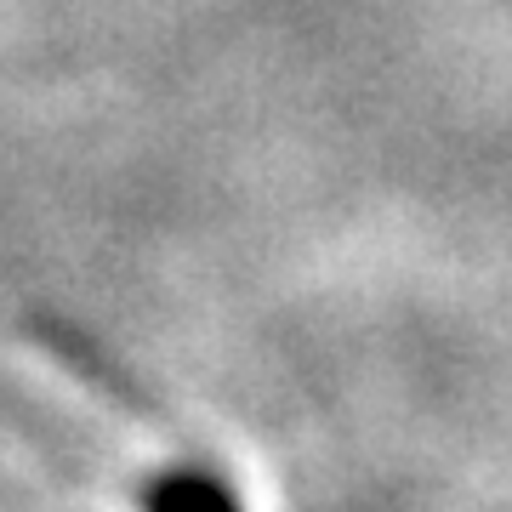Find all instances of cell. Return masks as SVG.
<instances>
[{"label": "cell", "instance_id": "6da1fadb", "mask_svg": "<svg viewBox=\"0 0 512 512\" xmlns=\"http://www.w3.org/2000/svg\"><path fill=\"white\" fill-rule=\"evenodd\" d=\"M143 512H245V501L211 467H177V473H160L148 484Z\"/></svg>", "mask_w": 512, "mask_h": 512}]
</instances>
